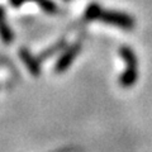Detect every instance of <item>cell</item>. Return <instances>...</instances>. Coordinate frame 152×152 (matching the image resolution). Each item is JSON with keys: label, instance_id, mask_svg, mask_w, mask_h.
Masks as SVG:
<instances>
[{"label": "cell", "instance_id": "obj_2", "mask_svg": "<svg viewBox=\"0 0 152 152\" xmlns=\"http://www.w3.org/2000/svg\"><path fill=\"white\" fill-rule=\"evenodd\" d=\"M99 20L102 23H105V24L122 28V29H126V31H131L136 26L133 17H131L127 13L117 12V10H104L103 9Z\"/></svg>", "mask_w": 152, "mask_h": 152}, {"label": "cell", "instance_id": "obj_7", "mask_svg": "<svg viewBox=\"0 0 152 152\" xmlns=\"http://www.w3.org/2000/svg\"><path fill=\"white\" fill-rule=\"evenodd\" d=\"M65 1H70V0H65Z\"/></svg>", "mask_w": 152, "mask_h": 152}, {"label": "cell", "instance_id": "obj_6", "mask_svg": "<svg viewBox=\"0 0 152 152\" xmlns=\"http://www.w3.org/2000/svg\"><path fill=\"white\" fill-rule=\"evenodd\" d=\"M24 1L26 0H9V3H10L13 7H20Z\"/></svg>", "mask_w": 152, "mask_h": 152}, {"label": "cell", "instance_id": "obj_4", "mask_svg": "<svg viewBox=\"0 0 152 152\" xmlns=\"http://www.w3.org/2000/svg\"><path fill=\"white\" fill-rule=\"evenodd\" d=\"M102 12H103V8L99 5L98 3H91L86 7V9H85L84 19L88 20V22L99 20V18H100V15H102Z\"/></svg>", "mask_w": 152, "mask_h": 152}, {"label": "cell", "instance_id": "obj_1", "mask_svg": "<svg viewBox=\"0 0 152 152\" xmlns=\"http://www.w3.org/2000/svg\"><path fill=\"white\" fill-rule=\"evenodd\" d=\"M119 56L126 62V70L119 76V85L122 88L134 86L138 80V58L131 47L122 46L119 48Z\"/></svg>", "mask_w": 152, "mask_h": 152}, {"label": "cell", "instance_id": "obj_5", "mask_svg": "<svg viewBox=\"0 0 152 152\" xmlns=\"http://www.w3.org/2000/svg\"><path fill=\"white\" fill-rule=\"evenodd\" d=\"M0 33L4 37V39H12V32L9 31V28L5 24V18H4V9L0 7Z\"/></svg>", "mask_w": 152, "mask_h": 152}, {"label": "cell", "instance_id": "obj_3", "mask_svg": "<svg viewBox=\"0 0 152 152\" xmlns=\"http://www.w3.org/2000/svg\"><path fill=\"white\" fill-rule=\"evenodd\" d=\"M81 51V43L80 42H76L71 47H69L67 50L64 52V55L60 57V60L57 61V65H56V70L57 72H62L69 66L72 64V61L75 60V57L79 55V52Z\"/></svg>", "mask_w": 152, "mask_h": 152}]
</instances>
